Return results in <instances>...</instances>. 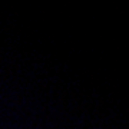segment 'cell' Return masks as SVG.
<instances>
[]
</instances>
